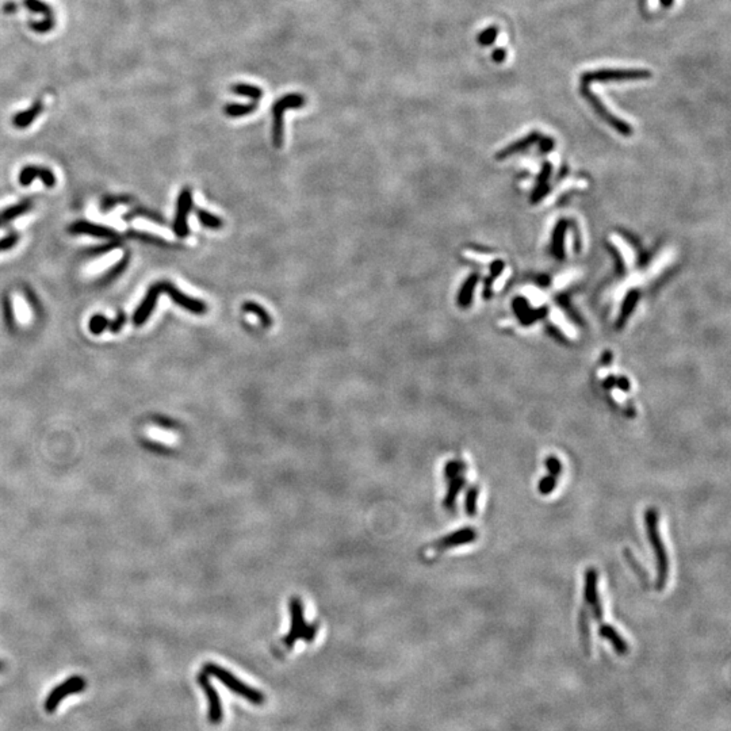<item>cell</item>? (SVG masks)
<instances>
[{"mask_svg": "<svg viewBox=\"0 0 731 731\" xmlns=\"http://www.w3.org/2000/svg\"><path fill=\"white\" fill-rule=\"evenodd\" d=\"M478 534L476 528H472V527H466V528H462L454 534H450L445 537L443 539L435 543L434 547L436 550H445V548H451V547H456V546H463V544H468V543H472V542L477 539Z\"/></svg>", "mask_w": 731, "mask_h": 731, "instance_id": "9a60e30c", "label": "cell"}, {"mask_svg": "<svg viewBox=\"0 0 731 731\" xmlns=\"http://www.w3.org/2000/svg\"><path fill=\"white\" fill-rule=\"evenodd\" d=\"M290 613H291V626L287 636H284L282 642L286 647H293L294 643L299 639L305 642H313L317 634V624H308L304 618L302 602L298 598L290 600Z\"/></svg>", "mask_w": 731, "mask_h": 731, "instance_id": "3957f363", "label": "cell"}, {"mask_svg": "<svg viewBox=\"0 0 731 731\" xmlns=\"http://www.w3.org/2000/svg\"><path fill=\"white\" fill-rule=\"evenodd\" d=\"M203 672L206 674H210L213 677H216L219 681H221L223 685L232 691L233 694H236L237 696L240 698H244L246 700H248L250 703H252L255 705H261L264 701H266V696L255 690L252 687L244 684L240 678H237L234 674H232L228 669L223 668L217 664H205L203 667Z\"/></svg>", "mask_w": 731, "mask_h": 731, "instance_id": "7a4b0ae2", "label": "cell"}, {"mask_svg": "<svg viewBox=\"0 0 731 731\" xmlns=\"http://www.w3.org/2000/svg\"><path fill=\"white\" fill-rule=\"evenodd\" d=\"M230 91L234 93L236 95L250 98V99H252L254 102H259V100L263 98V91H261V89H259L257 86H252V84H246V83H237V84H233V86L230 87Z\"/></svg>", "mask_w": 731, "mask_h": 731, "instance_id": "cb8c5ba5", "label": "cell"}, {"mask_svg": "<svg viewBox=\"0 0 731 731\" xmlns=\"http://www.w3.org/2000/svg\"><path fill=\"white\" fill-rule=\"evenodd\" d=\"M673 1H674V0H660V3L663 4V7H667V8L673 4Z\"/></svg>", "mask_w": 731, "mask_h": 731, "instance_id": "7bdbcfd3", "label": "cell"}, {"mask_svg": "<svg viewBox=\"0 0 731 731\" xmlns=\"http://www.w3.org/2000/svg\"><path fill=\"white\" fill-rule=\"evenodd\" d=\"M584 596H585L586 604L592 607L595 618L600 622L603 619V607L598 596V571L593 568H589L585 573Z\"/></svg>", "mask_w": 731, "mask_h": 731, "instance_id": "4fadbf2b", "label": "cell"}, {"mask_svg": "<svg viewBox=\"0 0 731 731\" xmlns=\"http://www.w3.org/2000/svg\"><path fill=\"white\" fill-rule=\"evenodd\" d=\"M41 179L42 183L48 187V189H52L55 187L56 185V176L53 175V172L45 167H39V165H26L21 169L19 172V183L24 186V187H28L32 185L34 179Z\"/></svg>", "mask_w": 731, "mask_h": 731, "instance_id": "5bb4252c", "label": "cell"}, {"mask_svg": "<svg viewBox=\"0 0 731 731\" xmlns=\"http://www.w3.org/2000/svg\"><path fill=\"white\" fill-rule=\"evenodd\" d=\"M599 636L605 638L615 649V651L619 654V656H626L629 653V645L626 643V640L622 638V636L618 634V631L609 626V624H600L599 627Z\"/></svg>", "mask_w": 731, "mask_h": 731, "instance_id": "e0dca14e", "label": "cell"}, {"mask_svg": "<svg viewBox=\"0 0 731 731\" xmlns=\"http://www.w3.org/2000/svg\"><path fill=\"white\" fill-rule=\"evenodd\" d=\"M161 287L159 284H155L152 286L148 288L145 297L142 298L141 304L138 305V308L136 309L134 315H133V322L136 326H141L144 325L151 315L154 313L155 308H156V304H158V299H159L160 295H161Z\"/></svg>", "mask_w": 731, "mask_h": 731, "instance_id": "8fae6325", "label": "cell"}, {"mask_svg": "<svg viewBox=\"0 0 731 731\" xmlns=\"http://www.w3.org/2000/svg\"><path fill=\"white\" fill-rule=\"evenodd\" d=\"M1 669H3V663L0 661V672H1Z\"/></svg>", "mask_w": 731, "mask_h": 731, "instance_id": "ee69618b", "label": "cell"}, {"mask_svg": "<svg viewBox=\"0 0 731 731\" xmlns=\"http://www.w3.org/2000/svg\"><path fill=\"white\" fill-rule=\"evenodd\" d=\"M538 137H539V133H537V131L531 133L528 137H526V138H523V140H520V141L512 144L510 147H508V148L501 154V156H508L510 154H515L516 151H520V149H524V148L530 147L533 142H535V141L538 140Z\"/></svg>", "mask_w": 731, "mask_h": 731, "instance_id": "83f0119b", "label": "cell"}, {"mask_svg": "<svg viewBox=\"0 0 731 731\" xmlns=\"http://www.w3.org/2000/svg\"><path fill=\"white\" fill-rule=\"evenodd\" d=\"M32 201H24V202H19L17 205H12V206L4 209L3 212H0V226L7 225V223L17 220L18 217H21L25 213H28L29 210H32Z\"/></svg>", "mask_w": 731, "mask_h": 731, "instance_id": "ac0fdd59", "label": "cell"}, {"mask_svg": "<svg viewBox=\"0 0 731 731\" xmlns=\"http://www.w3.org/2000/svg\"><path fill=\"white\" fill-rule=\"evenodd\" d=\"M120 201H127L125 198H114V196H106L103 201H102V210H109L111 207H114Z\"/></svg>", "mask_w": 731, "mask_h": 731, "instance_id": "ab89813d", "label": "cell"}, {"mask_svg": "<svg viewBox=\"0 0 731 731\" xmlns=\"http://www.w3.org/2000/svg\"><path fill=\"white\" fill-rule=\"evenodd\" d=\"M86 687H87V681L84 677L72 676L66 678L62 684L55 687L52 692L48 695V698L45 700V711L49 714L55 712L65 698L84 691Z\"/></svg>", "mask_w": 731, "mask_h": 731, "instance_id": "8992f818", "label": "cell"}, {"mask_svg": "<svg viewBox=\"0 0 731 731\" xmlns=\"http://www.w3.org/2000/svg\"><path fill=\"white\" fill-rule=\"evenodd\" d=\"M198 684L199 687L203 690L206 698H207V719L210 723L213 725H220L223 721V703H221V698L217 692V690L213 687V684L210 683L207 674L203 672V673H199L198 677Z\"/></svg>", "mask_w": 731, "mask_h": 731, "instance_id": "52a82bcc", "label": "cell"}, {"mask_svg": "<svg viewBox=\"0 0 731 731\" xmlns=\"http://www.w3.org/2000/svg\"><path fill=\"white\" fill-rule=\"evenodd\" d=\"M557 482H558V478L553 477L550 474L542 478L541 481H539V485H538V490H539L542 496H547V494L553 493L555 490Z\"/></svg>", "mask_w": 731, "mask_h": 731, "instance_id": "d590c367", "label": "cell"}, {"mask_svg": "<svg viewBox=\"0 0 731 731\" xmlns=\"http://www.w3.org/2000/svg\"><path fill=\"white\" fill-rule=\"evenodd\" d=\"M127 266H129V255H125V256H124V257H122L115 266H113V267H111V268H110V270H109V271H107V272H106V274L98 281L99 285H100V286H107V285H110L111 282H114L117 278H120V277L125 272Z\"/></svg>", "mask_w": 731, "mask_h": 731, "instance_id": "ffe728a7", "label": "cell"}, {"mask_svg": "<svg viewBox=\"0 0 731 731\" xmlns=\"http://www.w3.org/2000/svg\"><path fill=\"white\" fill-rule=\"evenodd\" d=\"M306 104V98L302 94H287L279 98L272 104V142L275 148L284 144V114L286 110H298Z\"/></svg>", "mask_w": 731, "mask_h": 731, "instance_id": "277c9868", "label": "cell"}, {"mask_svg": "<svg viewBox=\"0 0 731 731\" xmlns=\"http://www.w3.org/2000/svg\"><path fill=\"white\" fill-rule=\"evenodd\" d=\"M56 26V19L53 18H41L39 21H30V29L38 34H46L52 32Z\"/></svg>", "mask_w": 731, "mask_h": 731, "instance_id": "1f68e13d", "label": "cell"}, {"mask_svg": "<svg viewBox=\"0 0 731 731\" xmlns=\"http://www.w3.org/2000/svg\"><path fill=\"white\" fill-rule=\"evenodd\" d=\"M580 91H581L582 96L589 102V104L593 107V110L602 117V120H604L607 124H609L611 127H615V129H616L620 134H623V136H630V134L633 133L631 127H630L627 122L619 120L618 117H615L613 114H611V113L607 110V107H605L604 104L602 103V100L598 98V95H595V94L591 91L589 86L582 84L581 89H580Z\"/></svg>", "mask_w": 731, "mask_h": 731, "instance_id": "30bf717a", "label": "cell"}, {"mask_svg": "<svg viewBox=\"0 0 731 731\" xmlns=\"http://www.w3.org/2000/svg\"><path fill=\"white\" fill-rule=\"evenodd\" d=\"M257 109V102H251V103H229L225 106L223 111L228 117L230 118H239V117H244V115H248L251 113L256 111Z\"/></svg>", "mask_w": 731, "mask_h": 731, "instance_id": "44dd1931", "label": "cell"}, {"mask_svg": "<svg viewBox=\"0 0 731 731\" xmlns=\"http://www.w3.org/2000/svg\"><path fill=\"white\" fill-rule=\"evenodd\" d=\"M1 308H3V318H4V322L7 325V328L10 331L14 329L15 326V317H14V311H12V304H11V299L8 295H3V299H1Z\"/></svg>", "mask_w": 731, "mask_h": 731, "instance_id": "4dcf8cb0", "label": "cell"}, {"mask_svg": "<svg viewBox=\"0 0 731 731\" xmlns=\"http://www.w3.org/2000/svg\"><path fill=\"white\" fill-rule=\"evenodd\" d=\"M465 472H466V463H463L462 461H458V459L456 461H450L445 465V476L447 479L461 476Z\"/></svg>", "mask_w": 731, "mask_h": 731, "instance_id": "d6a6232c", "label": "cell"}, {"mask_svg": "<svg viewBox=\"0 0 731 731\" xmlns=\"http://www.w3.org/2000/svg\"><path fill=\"white\" fill-rule=\"evenodd\" d=\"M129 239H134V240H140V241H144V243H148V244H154V246H167V243L158 236H154V234H149V233H144V232H137V230H129L127 233Z\"/></svg>", "mask_w": 731, "mask_h": 731, "instance_id": "4316f807", "label": "cell"}, {"mask_svg": "<svg viewBox=\"0 0 731 731\" xmlns=\"http://www.w3.org/2000/svg\"><path fill=\"white\" fill-rule=\"evenodd\" d=\"M448 489H447V494H445V508H451L456 500V496L459 494V492L463 489L465 483H466V479L463 477V474L461 476H456V477L448 478Z\"/></svg>", "mask_w": 731, "mask_h": 731, "instance_id": "d6986e66", "label": "cell"}, {"mask_svg": "<svg viewBox=\"0 0 731 731\" xmlns=\"http://www.w3.org/2000/svg\"><path fill=\"white\" fill-rule=\"evenodd\" d=\"M17 8H18L17 3H14V1H8V3L4 6V12H7V14H12V12L17 11Z\"/></svg>", "mask_w": 731, "mask_h": 731, "instance_id": "b9f144b4", "label": "cell"}, {"mask_svg": "<svg viewBox=\"0 0 731 731\" xmlns=\"http://www.w3.org/2000/svg\"><path fill=\"white\" fill-rule=\"evenodd\" d=\"M120 247V243L117 240H109L107 243L102 244V246H96V247H91L89 250H86L83 252V256L86 257H96V256H102V255L109 254L113 250L118 248Z\"/></svg>", "mask_w": 731, "mask_h": 731, "instance_id": "484cf974", "label": "cell"}, {"mask_svg": "<svg viewBox=\"0 0 731 731\" xmlns=\"http://www.w3.org/2000/svg\"><path fill=\"white\" fill-rule=\"evenodd\" d=\"M191 209H192V191L190 187H185L178 196L176 212H175V219H174V225H172L174 233L181 239H185L190 234L187 219H189Z\"/></svg>", "mask_w": 731, "mask_h": 731, "instance_id": "ba28073f", "label": "cell"}, {"mask_svg": "<svg viewBox=\"0 0 731 731\" xmlns=\"http://www.w3.org/2000/svg\"><path fill=\"white\" fill-rule=\"evenodd\" d=\"M160 287H161V293L167 294L174 301V304H176L181 308H183L185 311L191 312V313H194L196 316H202V315H205L207 312V306H206V304L203 301L192 298L190 295H186L179 288L174 286L171 282L161 281Z\"/></svg>", "mask_w": 731, "mask_h": 731, "instance_id": "9c48e42d", "label": "cell"}, {"mask_svg": "<svg viewBox=\"0 0 731 731\" xmlns=\"http://www.w3.org/2000/svg\"><path fill=\"white\" fill-rule=\"evenodd\" d=\"M507 59V50L503 49V48H499L496 49L493 53H492V60L494 63L501 64L504 60Z\"/></svg>", "mask_w": 731, "mask_h": 731, "instance_id": "60d3db41", "label": "cell"}, {"mask_svg": "<svg viewBox=\"0 0 731 731\" xmlns=\"http://www.w3.org/2000/svg\"><path fill=\"white\" fill-rule=\"evenodd\" d=\"M109 324H110V320L103 316V315H95L93 317L90 318V322H89V329L93 335H100L103 333L107 328H109Z\"/></svg>", "mask_w": 731, "mask_h": 731, "instance_id": "f1b7e54d", "label": "cell"}, {"mask_svg": "<svg viewBox=\"0 0 731 731\" xmlns=\"http://www.w3.org/2000/svg\"><path fill=\"white\" fill-rule=\"evenodd\" d=\"M544 466H546V469L548 470V474L553 476V477L558 478L561 476V473H562V463H561V461H559L557 456H554V455H550V456L546 458V461H544Z\"/></svg>", "mask_w": 731, "mask_h": 731, "instance_id": "836d02e7", "label": "cell"}, {"mask_svg": "<svg viewBox=\"0 0 731 731\" xmlns=\"http://www.w3.org/2000/svg\"><path fill=\"white\" fill-rule=\"evenodd\" d=\"M196 217H198V221L202 223L205 228H207V229L219 230L223 226V221L220 217H217V216H214V214H212V213H209V212H206L203 209L196 210Z\"/></svg>", "mask_w": 731, "mask_h": 731, "instance_id": "d4e9b609", "label": "cell"}, {"mask_svg": "<svg viewBox=\"0 0 731 731\" xmlns=\"http://www.w3.org/2000/svg\"><path fill=\"white\" fill-rule=\"evenodd\" d=\"M24 6L34 14V15H38L41 18H53L55 17V12L52 10V7L42 1V0H24Z\"/></svg>", "mask_w": 731, "mask_h": 731, "instance_id": "603a6c76", "label": "cell"}, {"mask_svg": "<svg viewBox=\"0 0 731 731\" xmlns=\"http://www.w3.org/2000/svg\"><path fill=\"white\" fill-rule=\"evenodd\" d=\"M125 324H127V315L125 313H120L114 321H110L107 329H110V332H113V333H117L125 326Z\"/></svg>", "mask_w": 731, "mask_h": 731, "instance_id": "f35d334b", "label": "cell"}, {"mask_svg": "<svg viewBox=\"0 0 731 731\" xmlns=\"http://www.w3.org/2000/svg\"><path fill=\"white\" fill-rule=\"evenodd\" d=\"M478 493H479V489H478L477 485L470 486V489L466 493L465 507H466V513L469 516H476V513H477Z\"/></svg>", "mask_w": 731, "mask_h": 731, "instance_id": "f546056e", "label": "cell"}, {"mask_svg": "<svg viewBox=\"0 0 731 731\" xmlns=\"http://www.w3.org/2000/svg\"><path fill=\"white\" fill-rule=\"evenodd\" d=\"M645 523L647 528V538L650 544L654 550V555L657 558V581L656 588L658 591H663L667 586L669 574V559L664 542L660 537L658 531V512L657 509L649 508L645 513Z\"/></svg>", "mask_w": 731, "mask_h": 731, "instance_id": "6da1fadb", "label": "cell"}, {"mask_svg": "<svg viewBox=\"0 0 731 731\" xmlns=\"http://www.w3.org/2000/svg\"><path fill=\"white\" fill-rule=\"evenodd\" d=\"M136 216H140V217H144V219H149V220H152V221H156V223H163V220L160 219L158 214H155V213H151V212H148V210H144V209H141V210H134V212L129 213V214H127V220H130V219H133V217H136Z\"/></svg>", "mask_w": 731, "mask_h": 731, "instance_id": "74e56055", "label": "cell"}, {"mask_svg": "<svg viewBox=\"0 0 731 731\" xmlns=\"http://www.w3.org/2000/svg\"><path fill=\"white\" fill-rule=\"evenodd\" d=\"M44 103L42 100H35L32 106L12 117V125L18 129H26L30 127L35 118L42 113Z\"/></svg>", "mask_w": 731, "mask_h": 731, "instance_id": "2e32d148", "label": "cell"}, {"mask_svg": "<svg viewBox=\"0 0 731 731\" xmlns=\"http://www.w3.org/2000/svg\"><path fill=\"white\" fill-rule=\"evenodd\" d=\"M499 35V29L496 26H490L486 30H483L482 33H479L478 35V44L479 45H483V46H490L496 38Z\"/></svg>", "mask_w": 731, "mask_h": 731, "instance_id": "e575fe53", "label": "cell"}, {"mask_svg": "<svg viewBox=\"0 0 731 731\" xmlns=\"http://www.w3.org/2000/svg\"><path fill=\"white\" fill-rule=\"evenodd\" d=\"M68 232L72 234H87L104 240H118V233L109 226L89 223V221H76L68 226Z\"/></svg>", "mask_w": 731, "mask_h": 731, "instance_id": "7c38bea8", "label": "cell"}, {"mask_svg": "<svg viewBox=\"0 0 731 731\" xmlns=\"http://www.w3.org/2000/svg\"><path fill=\"white\" fill-rule=\"evenodd\" d=\"M651 72L647 69H598L585 72L581 75V84L589 86L591 83L599 82H626V80H645L650 79Z\"/></svg>", "mask_w": 731, "mask_h": 731, "instance_id": "5b68a950", "label": "cell"}, {"mask_svg": "<svg viewBox=\"0 0 731 731\" xmlns=\"http://www.w3.org/2000/svg\"><path fill=\"white\" fill-rule=\"evenodd\" d=\"M19 241V236L17 233H11L6 237H1L0 239V252H6V251H10L11 248H14Z\"/></svg>", "mask_w": 731, "mask_h": 731, "instance_id": "8d00e7d4", "label": "cell"}, {"mask_svg": "<svg viewBox=\"0 0 731 731\" xmlns=\"http://www.w3.org/2000/svg\"><path fill=\"white\" fill-rule=\"evenodd\" d=\"M241 309H243L244 312L251 313V315H254V316L259 318V321H260V324H261L263 326L270 328V326L272 325V318L268 315V312H267L263 306H260L259 304L254 302V301H247V302H244L243 306H241Z\"/></svg>", "mask_w": 731, "mask_h": 731, "instance_id": "7402d4cb", "label": "cell"}]
</instances>
